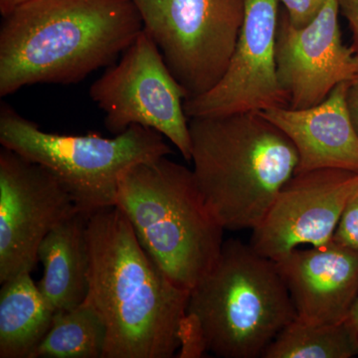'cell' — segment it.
I'll return each instance as SVG.
<instances>
[{
	"mask_svg": "<svg viewBox=\"0 0 358 358\" xmlns=\"http://www.w3.org/2000/svg\"><path fill=\"white\" fill-rule=\"evenodd\" d=\"M192 162L224 230H253L298 166L288 136L259 112L189 119Z\"/></svg>",
	"mask_w": 358,
	"mask_h": 358,
	"instance_id": "3957f363",
	"label": "cell"
},
{
	"mask_svg": "<svg viewBox=\"0 0 358 358\" xmlns=\"http://www.w3.org/2000/svg\"><path fill=\"white\" fill-rule=\"evenodd\" d=\"M345 101L348 114L358 136V74L348 84Z\"/></svg>",
	"mask_w": 358,
	"mask_h": 358,
	"instance_id": "7402d4cb",
	"label": "cell"
},
{
	"mask_svg": "<svg viewBox=\"0 0 358 358\" xmlns=\"http://www.w3.org/2000/svg\"><path fill=\"white\" fill-rule=\"evenodd\" d=\"M143 30L185 93L203 95L227 70L246 0H131Z\"/></svg>",
	"mask_w": 358,
	"mask_h": 358,
	"instance_id": "52a82bcc",
	"label": "cell"
},
{
	"mask_svg": "<svg viewBox=\"0 0 358 358\" xmlns=\"http://www.w3.org/2000/svg\"><path fill=\"white\" fill-rule=\"evenodd\" d=\"M327 0H280L294 27H305L317 15Z\"/></svg>",
	"mask_w": 358,
	"mask_h": 358,
	"instance_id": "ffe728a7",
	"label": "cell"
},
{
	"mask_svg": "<svg viewBox=\"0 0 358 358\" xmlns=\"http://www.w3.org/2000/svg\"><path fill=\"white\" fill-rule=\"evenodd\" d=\"M115 207L171 281L192 291L217 262L224 228L205 203L193 171L167 157L122 173Z\"/></svg>",
	"mask_w": 358,
	"mask_h": 358,
	"instance_id": "5b68a950",
	"label": "cell"
},
{
	"mask_svg": "<svg viewBox=\"0 0 358 358\" xmlns=\"http://www.w3.org/2000/svg\"><path fill=\"white\" fill-rule=\"evenodd\" d=\"M339 13L345 18L352 34V48L358 56V0H338Z\"/></svg>",
	"mask_w": 358,
	"mask_h": 358,
	"instance_id": "44dd1931",
	"label": "cell"
},
{
	"mask_svg": "<svg viewBox=\"0 0 358 358\" xmlns=\"http://www.w3.org/2000/svg\"><path fill=\"white\" fill-rule=\"evenodd\" d=\"M333 241L358 253V188L343 209Z\"/></svg>",
	"mask_w": 358,
	"mask_h": 358,
	"instance_id": "d6986e66",
	"label": "cell"
},
{
	"mask_svg": "<svg viewBox=\"0 0 358 358\" xmlns=\"http://www.w3.org/2000/svg\"><path fill=\"white\" fill-rule=\"evenodd\" d=\"M89 216L77 212L47 234L38 249L43 275L38 288L55 312L74 308L90 293Z\"/></svg>",
	"mask_w": 358,
	"mask_h": 358,
	"instance_id": "9a60e30c",
	"label": "cell"
},
{
	"mask_svg": "<svg viewBox=\"0 0 358 358\" xmlns=\"http://www.w3.org/2000/svg\"><path fill=\"white\" fill-rule=\"evenodd\" d=\"M106 341L105 320L88 296L76 307L54 313L50 329L31 358H103Z\"/></svg>",
	"mask_w": 358,
	"mask_h": 358,
	"instance_id": "e0dca14e",
	"label": "cell"
},
{
	"mask_svg": "<svg viewBox=\"0 0 358 358\" xmlns=\"http://www.w3.org/2000/svg\"><path fill=\"white\" fill-rule=\"evenodd\" d=\"M0 143L48 169L89 217L115 206L124 171L173 154L162 134L140 124L114 138L47 133L6 103L0 106Z\"/></svg>",
	"mask_w": 358,
	"mask_h": 358,
	"instance_id": "8992f818",
	"label": "cell"
},
{
	"mask_svg": "<svg viewBox=\"0 0 358 358\" xmlns=\"http://www.w3.org/2000/svg\"><path fill=\"white\" fill-rule=\"evenodd\" d=\"M90 98L105 114L106 129L115 136L133 124L155 129L192 162L189 121L185 91L145 30L90 87Z\"/></svg>",
	"mask_w": 358,
	"mask_h": 358,
	"instance_id": "ba28073f",
	"label": "cell"
},
{
	"mask_svg": "<svg viewBox=\"0 0 358 358\" xmlns=\"http://www.w3.org/2000/svg\"><path fill=\"white\" fill-rule=\"evenodd\" d=\"M90 298L107 327L103 358H171L181 348L190 292L143 248L117 207L87 224Z\"/></svg>",
	"mask_w": 358,
	"mask_h": 358,
	"instance_id": "6da1fadb",
	"label": "cell"
},
{
	"mask_svg": "<svg viewBox=\"0 0 358 358\" xmlns=\"http://www.w3.org/2000/svg\"><path fill=\"white\" fill-rule=\"evenodd\" d=\"M279 4L280 0H246L227 70L210 91L185 101L188 119L289 107L275 62Z\"/></svg>",
	"mask_w": 358,
	"mask_h": 358,
	"instance_id": "30bf717a",
	"label": "cell"
},
{
	"mask_svg": "<svg viewBox=\"0 0 358 358\" xmlns=\"http://www.w3.org/2000/svg\"><path fill=\"white\" fill-rule=\"evenodd\" d=\"M296 308L274 260L238 239L224 241L217 262L190 291L181 353L262 357Z\"/></svg>",
	"mask_w": 358,
	"mask_h": 358,
	"instance_id": "277c9868",
	"label": "cell"
},
{
	"mask_svg": "<svg viewBox=\"0 0 358 358\" xmlns=\"http://www.w3.org/2000/svg\"><path fill=\"white\" fill-rule=\"evenodd\" d=\"M143 26L131 0H33L0 27V96L77 84L114 64Z\"/></svg>",
	"mask_w": 358,
	"mask_h": 358,
	"instance_id": "7a4b0ae2",
	"label": "cell"
},
{
	"mask_svg": "<svg viewBox=\"0 0 358 358\" xmlns=\"http://www.w3.org/2000/svg\"><path fill=\"white\" fill-rule=\"evenodd\" d=\"M348 84L341 82L324 102L308 109L259 112L293 143L299 157L296 173L322 169L358 173V136L345 101Z\"/></svg>",
	"mask_w": 358,
	"mask_h": 358,
	"instance_id": "5bb4252c",
	"label": "cell"
},
{
	"mask_svg": "<svg viewBox=\"0 0 358 358\" xmlns=\"http://www.w3.org/2000/svg\"><path fill=\"white\" fill-rule=\"evenodd\" d=\"M79 211L48 169L2 147L0 282L21 273H31L39 262L38 249L44 238Z\"/></svg>",
	"mask_w": 358,
	"mask_h": 358,
	"instance_id": "9c48e42d",
	"label": "cell"
},
{
	"mask_svg": "<svg viewBox=\"0 0 358 358\" xmlns=\"http://www.w3.org/2000/svg\"><path fill=\"white\" fill-rule=\"evenodd\" d=\"M296 317L315 324H341L358 298V253L331 240L294 249L275 261Z\"/></svg>",
	"mask_w": 358,
	"mask_h": 358,
	"instance_id": "4fadbf2b",
	"label": "cell"
},
{
	"mask_svg": "<svg viewBox=\"0 0 358 358\" xmlns=\"http://www.w3.org/2000/svg\"><path fill=\"white\" fill-rule=\"evenodd\" d=\"M357 188L358 173L345 169L294 173L252 230L249 244L257 253L275 261L301 245L329 243Z\"/></svg>",
	"mask_w": 358,
	"mask_h": 358,
	"instance_id": "8fae6325",
	"label": "cell"
},
{
	"mask_svg": "<svg viewBox=\"0 0 358 358\" xmlns=\"http://www.w3.org/2000/svg\"><path fill=\"white\" fill-rule=\"evenodd\" d=\"M53 310L25 272L2 282L0 358H31L50 329Z\"/></svg>",
	"mask_w": 358,
	"mask_h": 358,
	"instance_id": "2e32d148",
	"label": "cell"
},
{
	"mask_svg": "<svg viewBox=\"0 0 358 358\" xmlns=\"http://www.w3.org/2000/svg\"><path fill=\"white\" fill-rule=\"evenodd\" d=\"M358 355V341L348 322L315 324L296 317L280 331L264 358H350Z\"/></svg>",
	"mask_w": 358,
	"mask_h": 358,
	"instance_id": "ac0fdd59",
	"label": "cell"
},
{
	"mask_svg": "<svg viewBox=\"0 0 358 358\" xmlns=\"http://www.w3.org/2000/svg\"><path fill=\"white\" fill-rule=\"evenodd\" d=\"M338 15V0H327L305 27H294L286 11L280 13L275 62L291 109L319 105L339 83L358 74V56L343 44Z\"/></svg>",
	"mask_w": 358,
	"mask_h": 358,
	"instance_id": "7c38bea8",
	"label": "cell"
},
{
	"mask_svg": "<svg viewBox=\"0 0 358 358\" xmlns=\"http://www.w3.org/2000/svg\"><path fill=\"white\" fill-rule=\"evenodd\" d=\"M350 327H352L353 333L357 336L358 341V298L353 306L352 313H350V317L346 320Z\"/></svg>",
	"mask_w": 358,
	"mask_h": 358,
	"instance_id": "cb8c5ba5",
	"label": "cell"
},
{
	"mask_svg": "<svg viewBox=\"0 0 358 358\" xmlns=\"http://www.w3.org/2000/svg\"><path fill=\"white\" fill-rule=\"evenodd\" d=\"M33 0H0V13L2 17L9 15L14 10Z\"/></svg>",
	"mask_w": 358,
	"mask_h": 358,
	"instance_id": "603a6c76",
	"label": "cell"
}]
</instances>
